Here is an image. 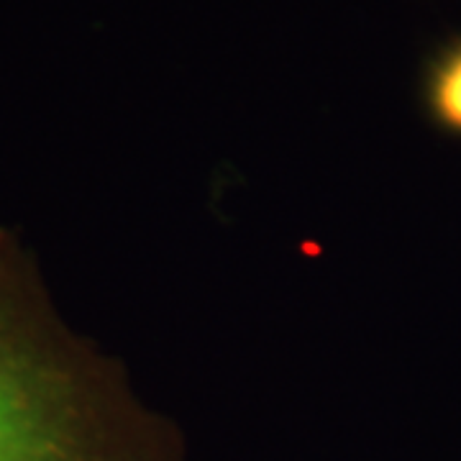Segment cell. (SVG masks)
<instances>
[{"instance_id": "1", "label": "cell", "mask_w": 461, "mask_h": 461, "mask_svg": "<svg viewBox=\"0 0 461 461\" xmlns=\"http://www.w3.org/2000/svg\"><path fill=\"white\" fill-rule=\"evenodd\" d=\"M0 461H182L177 433L54 318L0 247Z\"/></svg>"}, {"instance_id": "2", "label": "cell", "mask_w": 461, "mask_h": 461, "mask_svg": "<svg viewBox=\"0 0 461 461\" xmlns=\"http://www.w3.org/2000/svg\"><path fill=\"white\" fill-rule=\"evenodd\" d=\"M426 108L438 129L461 136V39L444 47L429 65Z\"/></svg>"}]
</instances>
